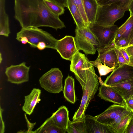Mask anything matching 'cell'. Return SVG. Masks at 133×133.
I'll list each match as a JSON object with an SVG mask.
<instances>
[{
  "label": "cell",
  "instance_id": "6da1fadb",
  "mask_svg": "<svg viewBox=\"0 0 133 133\" xmlns=\"http://www.w3.org/2000/svg\"><path fill=\"white\" fill-rule=\"evenodd\" d=\"M14 17L22 28L48 27L56 30L65 27L44 0H15Z\"/></svg>",
  "mask_w": 133,
  "mask_h": 133
},
{
  "label": "cell",
  "instance_id": "7a4b0ae2",
  "mask_svg": "<svg viewBox=\"0 0 133 133\" xmlns=\"http://www.w3.org/2000/svg\"><path fill=\"white\" fill-rule=\"evenodd\" d=\"M16 39L23 44L27 43L40 50L45 48L56 50L58 40L50 34L37 28H22L17 34Z\"/></svg>",
  "mask_w": 133,
  "mask_h": 133
},
{
  "label": "cell",
  "instance_id": "3957f363",
  "mask_svg": "<svg viewBox=\"0 0 133 133\" xmlns=\"http://www.w3.org/2000/svg\"><path fill=\"white\" fill-rule=\"evenodd\" d=\"M130 4L115 3L98 5L94 23L104 26L114 25L115 22L122 17L125 11L128 10Z\"/></svg>",
  "mask_w": 133,
  "mask_h": 133
},
{
  "label": "cell",
  "instance_id": "277c9868",
  "mask_svg": "<svg viewBox=\"0 0 133 133\" xmlns=\"http://www.w3.org/2000/svg\"><path fill=\"white\" fill-rule=\"evenodd\" d=\"M71 61L70 70L74 73L83 89L85 86L87 77L95 73L94 66L85 55L79 51Z\"/></svg>",
  "mask_w": 133,
  "mask_h": 133
},
{
  "label": "cell",
  "instance_id": "5b68a950",
  "mask_svg": "<svg viewBox=\"0 0 133 133\" xmlns=\"http://www.w3.org/2000/svg\"><path fill=\"white\" fill-rule=\"evenodd\" d=\"M98 76L95 73L87 77L85 87L82 89L83 95L81 103L73 117V121L84 118L85 111L89 103L94 98L98 89L99 83Z\"/></svg>",
  "mask_w": 133,
  "mask_h": 133
},
{
  "label": "cell",
  "instance_id": "8992f818",
  "mask_svg": "<svg viewBox=\"0 0 133 133\" xmlns=\"http://www.w3.org/2000/svg\"><path fill=\"white\" fill-rule=\"evenodd\" d=\"M75 32V40L78 50H82L87 55L95 54L99 48V44L89 26L83 29L76 27Z\"/></svg>",
  "mask_w": 133,
  "mask_h": 133
},
{
  "label": "cell",
  "instance_id": "52a82bcc",
  "mask_svg": "<svg viewBox=\"0 0 133 133\" xmlns=\"http://www.w3.org/2000/svg\"><path fill=\"white\" fill-rule=\"evenodd\" d=\"M63 75L58 68H52L39 78L41 87L49 92L58 93L63 90Z\"/></svg>",
  "mask_w": 133,
  "mask_h": 133
},
{
  "label": "cell",
  "instance_id": "ba28073f",
  "mask_svg": "<svg viewBox=\"0 0 133 133\" xmlns=\"http://www.w3.org/2000/svg\"><path fill=\"white\" fill-rule=\"evenodd\" d=\"M89 27L97 38L99 44V48H103L114 41L118 29L114 24L110 26H104L95 23H90Z\"/></svg>",
  "mask_w": 133,
  "mask_h": 133
},
{
  "label": "cell",
  "instance_id": "9c48e42d",
  "mask_svg": "<svg viewBox=\"0 0 133 133\" xmlns=\"http://www.w3.org/2000/svg\"><path fill=\"white\" fill-rule=\"evenodd\" d=\"M30 67V66H26L24 62L7 67L5 73L7 77L8 81L17 84L28 81Z\"/></svg>",
  "mask_w": 133,
  "mask_h": 133
},
{
  "label": "cell",
  "instance_id": "30bf717a",
  "mask_svg": "<svg viewBox=\"0 0 133 133\" xmlns=\"http://www.w3.org/2000/svg\"><path fill=\"white\" fill-rule=\"evenodd\" d=\"M56 50L63 59L70 61L79 51L76 44L74 37L71 36H66L58 40Z\"/></svg>",
  "mask_w": 133,
  "mask_h": 133
},
{
  "label": "cell",
  "instance_id": "8fae6325",
  "mask_svg": "<svg viewBox=\"0 0 133 133\" xmlns=\"http://www.w3.org/2000/svg\"><path fill=\"white\" fill-rule=\"evenodd\" d=\"M133 79V66L128 64L115 68L107 77L104 83L111 86L115 84Z\"/></svg>",
  "mask_w": 133,
  "mask_h": 133
},
{
  "label": "cell",
  "instance_id": "7c38bea8",
  "mask_svg": "<svg viewBox=\"0 0 133 133\" xmlns=\"http://www.w3.org/2000/svg\"><path fill=\"white\" fill-rule=\"evenodd\" d=\"M101 86L98 89L97 96L105 101L126 106L124 99L118 93L110 86L105 84L102 80L101 76H98Z\"/></svg>",
  "mask_w": 133,
  "mask_h": 133
},
{
  "label": "cell",
  "instance_id": "4fadbf2b",
  "mask_svg": "<svg viewBox=\"0 0 133 133\" xmlns=\"http://www.w3.org/2000/svg\"><path fill=\"white\" fill-rule=\"evenodd\" d=\"M115 48L114 41L104 47L99 48L97 50V57L104 64L111 68L118 66L117 56L114 50Z\"/></svg>",
  "mask_w": 133,
  "mask_h": 133
},
{
  "label": "cell",
  "instance_id": "5bb4252c",
  "mask_svg": "<svg viewBox=\"0 0 133 133\" xmlns=\"http://www.w3.org/2000/svg\"><path fill=\"white\" fill-rule=\"evenodd\" d=\"M127 108L125 106L114 104L109 106L103 112L94 117L98 122L108 126L118 115Z\"/></svg>",
  "mask_w": 133,
  "mask_h": 133
},
{
  "label": "cell",
  "instance_id": "9a60e30c",
  "mask_svg": "<svg viewBox=\"0 0 133 133\" xmlns=\"http://www.w3.org/2000/svg\"><path fill=\"white\" fill-rule=\"evenodd\" d=\"M84 120L87 133H114L108 126L98 122L94 117L85 115Z\"/></svg>",
  "mask_w": 133,
  "mask_h": 133
},
{
  "label": "cell",
  "instance_id": "2e32d148",
  "mask_svg": "<svg viewBox=\"0 0 133 133\" xmlns=\"http://www.w3.org/2000/svg\"><path fill=\"white\" fill-rule=\"evenodd\" d=\"M41 93V90L34 88L29 95L25 96V102L22 109L26 114L30 115L33 113L37 103L40 101Z\"/></svg>",
  "mask_w": 133,
  "mask_h": 133
},
{
  "label": "cell",
  "instance_id": "e0dca14e",
  "mask_svg": "<svg viewBox=\"0 0 133 133\" xmlns=\"http://www.w3.org/2000/svg\"><path fill=\"white\" fill-rule=\"evenodd\" d=\"M69 111L66 107L62 106L53 113L51 116L55 124L66 131L69 119Z\"/></svg>",
  "mask_w": 133,
  "mask_h": 133
},
{
  "label": "cell",
  "instance_id": "ac0fdd59",
  "mask_svg": "<svg viewBox=\"0 0 133 133\" xmlns=\"http://www.w3.org/2000/svg\"><path fill=\"white\" fill-rule=\"evenodd\" d=\"M110 86L119 94L124 100L130 95L133 94V79Z\"/></svg>",
  "mask_w": 133,
  "mask_h": 133
},
{
  "label": "cell",
  "instance_id": "d6986e66",
  "mask_svg": "<svg viewBox=\"0 0 133 133\" xmlns=\"http://www.w3.org/2000/svg\"><path fill=\"white\" fill-rule=\"evenodd\" d=\"M63 93L65 98L68 102L74 104L77 100L75 90L74 79L68 75L65 80Z\"/></svg>",
  "mask_w": 133,
  "mask_h": 133
},
{
  "label": "cell",
  "instance_id": "ffe728a7",
  "mask_svg": "<svg viewBox=\"0 0 133 133\" xmlns=\"http://www.w3.org/2000/svg\"><path fill=\"white\" fill-rule=\"evenodd\" d=\"M5 0H0V35L8 37L10 33L8 15L5 10Z\"/></svg>",
  "mask_w": 133,
  "mask_h": 133
},
{
  "label": "cell",
  "instance_id": "44dd1931",
  "mask_svg": "<svg viewBox=\"0 0 133 133\" xmlns=\"http://www.w3.org/2000/svg\"><path fill=\"white\" fill-rule=\"evenodd\" d=\"M70 11L76 26L83 29L88 26L83 19L74 0H67V7Z\"/></svg>",
  "mask_w": 133,
  "mask_h": 133
},
{
  "label": "cell",
  "instance_id": "7402d4cb",
  "mask_svg": "<svg viewBox=\"0 0 133 133\" xmlns=\"http://www.w3.org/2000/svg\"><path fill=\"white\" fill-rule=\"evenodd\" d=\"M66 131L58 127L54 122L52 117L47 118L33 133H65Z\"/></svg>",
  "mask_w": 133,
  "mask_h": 133
},
{
  "label": "cell",
  "instance_id": "603a6c76",
  "mask_svg": "<svg viewBox=\"0 0 133 133\" xmlns=\"http://www.w3.org/2000/svg\"><path fill=\"white\" fill-rule=\"evenodd\" d=\"M85 12L89 24L94 23L98 6L96 0H83Z\"/></svg>",
  "mask_w": 133,
  "mask_h": 133
},
{
  "label": "cell",
  "instance_id": "cb8c5ba5",
  "mask_svg": "<svg viewBox=\"0 0 133 133\" xmlns=\"http://www.w3.org/2000/svg\"><path fill=\"white\" fill-rule=\"evenodd\" d=\"M133 29V15L130 16L126 21L118 29L117 31L114 41L120 37L128 38L129 33Z\"/></svg>",
  "mask_w": 133,
  "mask_h": 133
},
{
  "label": "cell",
  "instance_id": "d4e9b609",
  "mask_svg": "<svg viewBox=\"0 0 133 133\" xmlns=\"http://www.w3.org/2000/svg\"><path fill=\"white\" fill-rule=\"evenodd\" d=\"M66 132L68 133H87L84 118L72 121L69 120Z\"/></svg>",
  "mask_w": 133,
  "mask_h": 133
},
{
  "label": "cell",
  "instance_id": "484cf974",
  "mask_svg": "<svg viewBox=\"0 0 133 133\" xmlns=\"http://www.w3.org/2000/svg\"><path fill=\"white\" fill-rule=\"evenodd\" d=\"M89 62L93 66L97 68L100 76L107 75L110 72L112 71L115 68V67L111 68L105 65H103L98 57L94 61H89Z\"/></svg>",
  "mask_w": 133,
  "mask_h": 133
},
{
  "label": "cell",
  "instance_id": "4316f807",
  "mask_svg": "<svg viewBox=\"0 0 133 133\" xmlns=\"http://www.w3.org/2000/svg\"><path fill=\"white\" fill-rule=\"evenodd\" d=\"M133 117V112L131 111L126 117L112 130L114 133H124L130 121Z\"/></svg>",
  "mask_w": 133,
  "mask_h": 133
},
{
  "label": "cell",
  "instance_id": "83f0119b",
  "mask_svg": "<svg viewBox=\"0 0 133 133\" xmlns=\"http://www.w3.org/2000/svg\"><path fill=\"white\" fill-rule=\"evenodd\" d=\"M50 10L55 15L59 16L64 14V8L52 0H44Z\"/></svg>",
  "mask_w": 133,
  "mask_h": 133
},
{
  "label": "cell",
  "instance_id": "f1b7e54d",
  "mask_svg": "<svg viewBox=\"0 0 133 133\" xmlns=\"http://www.w3.org/2000/svg\"><path fill=\"white\" fill-rule=\"evenodd\" d=\"M131 111L127 108L123 112L118 115L116 117L112 122L108 125L112 131L126 117Z\"/></svg>",
  "mask_w": 133,
  "mask_h": 133
},
{
  "label": "cell",
  "instance_id": "f546056e",
  "mask_svg": "<svg viewBox=\"0 0 133 133\" xmlns=\"http://www.w3.org/2000/svg\"><path fill=\"white\" fill-rule=\"evenodd\" d=\"M79 9L82 17L87 25L89 26V23L85 12L83 0H74Z\"/></svg>",
  "mask_w": 133,
  "mask_h": 133
},
{
  "label": "cell",
  "instance_id": "4dcf8cb0",
  "mask_svg": "<svg viewBox=\"0 0 133 133\" xmlns=\"http://www.w3.org/2000/svg\"><path fill=\"white\" fill-rule=\"evenodd\" d=\"M99 5L102 6L113 3L129 4L132 0H96Z\"/></svg>",
  "mask_w": 133,
  "mask_h": 133
},
{
  "label": "cell",
  "instance_id": "1f68e13d",
  "mask_svg": "<svg viewBox=\"0 0 133 133\" xmlns=\"http://www.w3.org/2000/svg\"><path fill=\"white\" fill-rule=\"evenodd\" d=\"M114 42L116 48H124L129 45V42L128 38L120 37L115 40Z\"/></svg>",
  "mask_w": 133,
  "mask_h": 133
},
{
  "label": "cell",
  "instance_id": "d6a6232c",
  "mask_svg": "<svg viewBox=\"0 0 133 133\" xmlns=\"http://www.w3.org/2000/svg\"><path fill=\"white\" fill-rule=\"evenodd\" d=\"M114 50L117 55L119 66H122L125 64L128 65L129 63L125 59L120 50L116 48H115Z\"/></svg>",
  "mask_w": 133,
  "mask_h": 133
},
{
  "label": "cell",
  "instance_id": "836d02e7",
  "mask_svg": "<svg viewBox=\"0 0 133 133\" xmlns=\"http://www.w3.org/2000/svg\"><path fill=\"white\" fill-rule=\"evenodd\" d=\"M125 101L127 107L133 112V94L129 96Z\"/></svg>",
  "mask_w": 133,
  "mask_h": 133
},
{
  "label": "cell",
  "instance_id": "e575fe53",
  "mask_svg": "<svg viewBox=\"0 0 133 133\" xmlns=\"http://www.w3.org/2000/svg\"><path fill=\"white\" fill-rule=\"evenodd\" d=\"M24 116L27 124V125L28 129L27 130L24 132L25 133H33V131L32 130L34 128V126L36 124V123H31L30 122L29 120L27 117H26V114H24Z\"/></svg>",
  "mask_w": 133,
  "mask_h": 133
},
{
  "label": "cell",
  "instance_id": "d590c367",
  "mask_svg": "<svg viewBox=\"0 0 133 133\" xmlns=\"http://www.w3.org/2000/svg\"><path fill=\"white\" fill-rule=\"evenodd\" d=\"M3 110L0 107V133H4L5 131V125L2 118V112Z\"/></svg>",
  "mask_w": 133,
  "mask_h": 133
},
{
  "label": "cell",
  "instance_id": "8d00e7d4",
  "mask_svg": "<svg viewBox=\"0 0 133 133\" xmlns=\"http://www.w3.org/2000/svg\"><path fill=\"white\" fill-rule=\"evenodd\" d=\"M124 133H133V117L129 123Z\"/></svg>",
  "mask_w": 133,
  "mask_h": 133
},
{
  "label": "cell",
  "instance_id": "74e56055",
  "mask_svg": "<svg viewBox=\"0 0 133 133\" xmlns=\"http://www.w3.org/2000/svg\"><path fill=\"white\" fill-rule=\"evenodd\" d=\"M64 8L67 7V0H52Z\"/></svg>",
  "mask_w": 133,
  "mask_h": 133
},
{
  "label": "cell",
  "instance_id": "f35d334b",
  "mask_svg": "<svg viewBox=\"0 0 133 133\" xmlns=\"http://www.w3.org/2000/svg\"><path fill=\"white\" fill-rule=\"evenodd\" d=\"M119 49L120 50L125 59L129 63L130 62L129 57L124 49L122 48Z\"/></svg>",
  "mask_w": 133,
  "mask_h": 133
},
{
  "label": "cell",
  "instance_id": "ab89813d",
  "mask_svg": "<svg viewBox=\"0 0 133 133\" xmlns=\"http://www.w3.org/2000/svg\"><path fill=\"white\" fill-rule=\"evenodd\" d=\"M123 49H124L129 57L133 55V46H129Z\"/></svg>",
  "mask_w": 133,
  "mask_h": 133
},
{
  "label": "cell",
  "instance_id": "60d3db41",
  "mask_svg": "<svg viewBox=\"0 0 133 133\" xmlns=\"http://www.w3.org/2000/svg\"><path fill=\"white\" fill-rule=\"evenodd\" d=\"M128 38L129 42V46L133 44V29L129 33L128 36Z\"/></svg>",
  "mask_w": 133,
  "mask_h": 133
},
{
  "label": "cell",
  "instance_id": "b9f144b4",
  "mask_svg": "<svg viewBox=\"0 0 133 133\" xmlns=\"http://www.w3.org/2000/svg\"><path fill=\"white\" fill-rule=\"evenodd\" d=\"M128 10L130 14L133 15V0H132L129 5Z\"/></svg>",
  "mask_w": 133,
  "mask_h": 133
},
{
  "label": "cell",
  "instance_id": "7bdbcfd3",
  "mask_svg": "<svg viewBox=\"0 0 133 133\" xmlns=\"http://www.w3.org/2000/svg\"><path fill=\"white\" fill-rule=\"evenodd\" d=\"M130 62L128 65L133 66V55L129 56Z\"/></svg>",
  "mask_w": 133,
  "mask_h": 133
},
{
  "label": "cell",
  "instance_id": "ee69618b",
  "mask_svg": "<svg viewBox=\"0 0 133 133\" xmlns=\"http://www.w3.org/2000/svg\"><path fill=\"white\" fill-rule=\"evenodd\" d=\"M0 63H1V62H2V55L1 53H0Z\"/></svg>",
  "mask_w": 133,
  "mask_h": 133
},
{
  "label": "cell",
  "instance_id": "f6af8a7d",
  "mask_svg": "<svg viewBox=\"0 0 133 133\" xmlns=\"http://www.w3.org/2000/svg\"><path fill=\"white\" fill-rule=\"evenodd\" d=\"M129 46H133V44H131V45H129Z\"/></svg>",
  "mask_w": 133,
  "mask_h": 133
}]
</instances>
